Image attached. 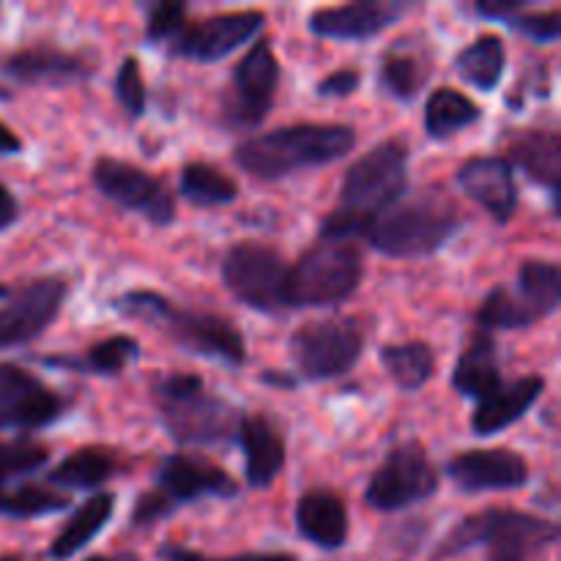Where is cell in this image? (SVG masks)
<instances>
[{
	"label": "cell",
	"instance_id": "cell-1",
	"mask_svg": "<svg viewBox=\"0 0 561 561\" xmlns=\"http://www.w3.org/2000/svg\"><path fill=\"white\" fill-rule=\"evenodd\" d=\"M409 186V148L400 140H383L356 159L340 190V203L321 225V239L356 241L373 217L398 203Z\"/></svg>",
	"mask_w": 561,
	"mask_h": 561
},
{
	"label": "cell",
	"instance_id": "cell-2",
	"mask_svg": "<svg viewBox=\"0 0 561 561\" xmlns=\"http://www.w3.org/2000/svg\"><path fill=\"white\" fill-rule=\"evenodd\" d=\"M356 131L343 124H294L268 135L250 137L236 148L233 159L244 173L277 181L296 170L321 168L354 151Z\"/></svg>",
	"mask_w": 561,
	"mask_h": 561
},
{
	"label": "cell",
	"instance_id": "cell-3",
	"mask_svg": "<svg viewBox=\"0 0 561 561\" xmlns=\"http://www.w3.org/2000/svg\"><path fill=\"white\" fill-rule=\"evenodd\" d=\"M460 225L463 217L449 197L420 192L414 197H400L378 217H373L362 239L394 261H416V257L436 255L458 233Z\"/></svg>",
	"mask_w": 561,
	"mask_h": 561
},
{
	"label": "cell",
	"instance_id": "cell-4",
	"mask_svg": "<svg viewBox=\"0 0 561 561\" xmlns=\"http://www.w3.org/2000/svg\"><path fill=\"white\" fill-rule=\"evenodd\" d=\"M559 526L518 510H482L460 520L442 540L436 561L485 548V561H542L557 546Z\"/></svg>",
	"mask_w": 561,
	"mask_h": 561
},
{
	"label": "cell",
	"instance_id": "cell-5",
	"mask_svg": "<svg viewBox=\"0 0 561 561\" xmlns=\"http://www.w3.org/2000/svg\"><path fill=\"white\" fill-rule=\"evenodd\" d=\"M118 305L126 316L151 321L190 354L225 362L230 367H241L247 362V345L239 327L217 312L181 310L173 301L151 290H131Z\"/></svg>",
	"mask_w": 561,
	"mask_h": 561
},
{
	"label": "cell",
	"instance_id": "cell-6",
	"mask_svg": "<svg viewBox=\"0 0 561 561\" xmlns=\"http://www.w3.org/2000/svg\"><path fill=\"white\" fill-rule=\"evenodd\" d=\"M153 403L162 425L179 444H222L239 431V409L208 392L203 378L192 373H170L157 378Z\"/></svg>",
	"mask_w": 561,
	"mask_h": 561
},
{
	"label": "cell",
	"instance_id": "cell-7",
	"mask_svg": "<svg viewBox=\"0 0 561 561\" xmlns=\"http://www.w3.org/2000/svg\"><path fill=\"white\" fill-rule=\"evenodd\" d=\"M362 250L348 239H318L288 268V307L343 305L359 288Z\"/></svg>",
	"mask_w": 561,
	"mask_h": 561
},
{
	"label": "cell",
	"instance_id": "cell-8",
	"mask_svg": "<svg viewBox=\"0 0 561 561\" xmlns=\"http://www.w3.org/2000/svg\"><path fill=\"white\" fill-rule=\"evenodd\" d=\"M365 329L356 318L310 321L290 334V359L307 381H332L356 367L365 351Z\"/></svg>",
	"mask_w": 561,
	"mask_h": 561
},
{
	"label": "cell",
	"instance_id": "cell-9",
	"mask_svg": "<svg viewBox=\"0 0 561 561\" xmlns=\"http://www.w3.org/2000/svg\"><path fill=\"white\" fill-rule=\"evenodd\" d=\"M288 263L277 250L257 241L230 247L222 263V279L230 294L250 310L277 316L288 307Z\"/></svg>",
	"mask_w": 561,
	"mask_h": 561
},
{
	"label": "cell",
	"instance_id": "cell-10",
	"mask_svg": "<svg viewBox=\"0 0 561 561\" xmlns=\"http://www.w3.org/2000/svg\"><path fill=\"white\" fill-rule=\"evenodd\" d=\"M438 491V471L433 469L427 449L420 442H403L383 458L370 485L365 502L378 513H400L414 504L425 502Z\"/></svg>",
	"mask_w": 561,
	"mask_h": 561
},
{
	"label": "cell",
	"instance_id": "cell-11",
	"mask_svg": "<svg viewBox=\"0 0 561 561\" xmlns=\"http://www.w3.org/2000/svg\"><path fill=\"white\" fill-rule=\"evenodd\" d=\"M279 64L268 42H257L236 66L222 93V121L228 129H255L272 113Z\"/></svg>",
	"mask_w": 561,
	"mask_h": 561
},
{
	"label": "cell",
	"instance_id": "cell-12",
	"mask_svg": "<svg viewBox=\"0 0 561 561\" xmlns=\"http://www.w3.org/2000/svg\"><path fill=\"white\" fill-rule=\"evenodd\" d=\"M93 186L118 206L140 214L153 225H170L175 219V197L162 179L137 164L115 157H99L91 170Z\"/></svg>",
	"mask_w": 561,
	"mask_h": 561
},
{
	"label": "cell",
	"instance_id": "cell-13",
	"mask_svg": "<svg viewBox=\"0 0 561 561\" xmlns=\"http://www.w3.org/2000/svg\"><path fill=\"white\" fill-rule=\"evenodd\" d=\"M263 22H266L263 11H228L206 20H186L168 42V53L197 64H214L250 42Z\"/></svg>",
	"mask_w": 561,
	"mask_h": 561
},
{
	"label": "cell",
	"instance_id": "cell-14",
	"mask_svg": "<svg viewBox=\"0 0 561 561\" xmlns=\"http://www.w3.org/2000/svg\"><path fill=\"white\" fill-rule=\"evenodd\" d=\"M71 400L16 365H0V431H38L64 420Z\"/></svg>",
	"mask_w": 561,
	"mask_h": 561
},
{
	"label": "cell",
	"instance_id": "cell-15",
	"mask_svg": "<svg viewBox=\"0 0 561 561\" xmlns=\"http://www.w3.org/2000/svg\"><path fill=\"white\" fill-rule=\"evenodd\" d=\"M69 285L60 277H44L16 290L0 307V351L22 348L42 337L44 329L60 316Z\"/></svg>",
	"mask_w": 561,
	"mask_h": 561
},
{
	"label": "cell",
	"instance_id": "cell-16",
	"mask_svg": "<svg viewBox=\"0 0 561 561\" xmlns=\"http://www.w3.org/2000/svg\"><path fill=\"white\" fill-rule=\"evenodd\" d=\"M447 474L463 493L515 491L529 482V463L513 449H469L447 463Z\"/></svg>",
	"mask_w": 561,
	"mask_h": 561
},
{
	"label": "cell",
	"instance_id": "cell-17",
	"mask_svg": "<svg viewBox=\"0 0 561 561\" xmlns=\"http://www.w3.org/2000/svg\"><path fill=\"white\" fill-rule=\"evenodd\" d=\"M409 5L398 0H356L348 5H329L310 14V31L334 42H365L392 27Z\"/></svg>",
	"mask_w": 561,
	"mask_h": 561
},
{
	"label": "cell",
	"instance_id": "cell-18",
	"mask_svg": "<svg viewBox=\"0 0 561 561\" xmlns=\"http://www.w3.org/2000/svg\"><path fill=\"white\" fill-rule=\"evenodd\" d=\"M157 491H162L179 507L197 499H230L239 493L233 477L201 455H170L157 474Z\"/></svg>",
	"mask_w": 561,
	"mask_h": 561
},
{
	"label": "cell",
	"instance_id": "cell-19",
	"mask_svg": "<svg viewBox=\"0 0 561 561\" xmlns=\"http://www.w3.org/2000/svg\"><path fill=\"white\" fill-rule=\"evenodd\" d=\"M0 69L14 82L36 88L80 85V82L93 77V64H88L82 55L49 47V44H33V47L20 49V53H11L0 64Z\"/></svg>",
	"mask_w": 561,
	"mask_h": 561
},
{
	"label": "cell",
	"instance_id": "cell-20",
	"mask_svg": "<svg viewBox=\"0 0 561 561\" xmlns=\"http://www.w3.org/2000/svg\"><path fill=\"white\" fill-rule=\"evenodd\" d=\"M458 184L499 225H507L518 211V186H515L513 164L504 157L469 159L458 170Z\"/></svg>",
	"mask_w": 561,
	"mask_h": 561
},
{
	"label": "cell",
	"instance_id": "cell-21",
	"mask_svg": "<svg viewBox=\"0 0 561 561\" xmlns=\"http://www.w3.org/2000/svg\"><path fill=\"white\" fill-rule=\"evenodd\" d=\"M542 392H546V378L542 376L502 381L488 398L477 400V409L471 414V431L477 436H493V433L507 431L510 425L529 414Z\"/></svg>",
	"mask_w": 561,
	"mask_h": 561
},
{
	"label": "cell",
	"instance_id": "cell-22",
	"mask_svg": "<svg viewBox=\"0 0 561 561\" xmlns=\"http://www.w3.org/2000/svg\"><path fill=\"white\" fill-rule=\"evenodd\" d=\"M296 529L312 546L323 548V551H337L348 542L345 502L329 488L307 491L296 504Z\"/></svg>",
	"mask_w": 561,
	"mask_h": 561
},
{
	"label": "cell",
	"instance_id": "cell-23",
	"mask_svg": "<svg viewBox=\"0 0 561 561\" xmlns=\"http://www.w3.org/2000/svg\"><path fill=\"white\" fill-rule=\"evenodd\" d=\"M241 449H244L247 482L252 488H268L285 466V442L277 427L261 414H247L239 422Z\"/></svg>",
	"mask_w": 561,
	"mask_h": 561
},
{
	"label": "cell",
	"instance_id": "cell-24",
	"mask_svg": "<svg viewBox=\"0 0 561 561\" xmlns=\"http://www.w3.org/2000/svg\"><path fill=\"white\" fill-rule=\"evenodd\" d=\"M510 164H518L531 181L551 190L553 203L559 201L561 181V137L559 131L524 129L510 140Z\"/></svg>",
	"mask_w": 561,
	"mask_h": 561
},
{
	"label": "cell",
	"instance_id": "cell-25",
	"mask_svg": "<svg viewBox=\"0 0 561 561\" xmlns=\"http://www.w3.org/2000/svg\"><path fill=\"white\" fill-rule=\"evenodd\" d=\"M502 370H499V348L488 332H480L466 351L460 354L458 365L453 373V387L463 398L482 400L502 383Z\"/></svg>",
	"mask_w": 561,
	"mask_h": 561
},
{
	"label": "cell",
	"instance_id": "cell-26",
	"mask_svg": "<svg viewBox=\"0 0 561 561\" xmlns=\"http://www.w3.org/2000/svg\"><path fill=\"white\" fill-rule=\"evenodd\" d=\"M518 305L524 307L531 323H540L542 318L553 316L561 299V272L551 261H524L518 272V288L513 290Z\"/></svg>",
	"mask_w": 561,
	"mask_h": 561
},
{
	"label": "cell",
	"instance_id": "cell-27",
	"mask_svg": "<svg viewBox=\"0 0 561 561\" xmlns=\"http://www.w3.org/2000/svg\"><path fill=\"white\" fill-rule=\"evenodd\" d=\"M504 69H507V47H504L502 36H496V33H485V36L474 38L455 58V71L482 93L496 91Z\"/></svg>",
	"mask_w": 561,
	"mask_h": 561
},
{
	"label": "cell",
	"instance_id": "cell-28",
	"mask_svg": "<svg viewBox=\"0 0 561 561\" xmlns=\"http://www.w3.org/2000/svg\"><path fill=\"white\" fill-rule=\"evenodd\" d=\"M121 471V458L107 447H82L71 453L58 469L49 471V480L58 488H77V491H93L104 482L113 480Z\"/></svg>",
	"mask_w": 561,
	"mask_h": 561
},
{
	"label": "cell",
	"instance_id": "cell-29",
	"mask_svg": "<svg viewBox=\"0 0 561 561\" xmlns=\"http://www.w3.org/2000/svg\"><path fill=\"white\" fill-rule=\"evenodd\" d=\"M115 510V496L113 493H96L93 499H88L80 510L75 513V518L64 526L58 537L49 546V557L53 559H71L75 553H80L104 526L110 524Z\"/></svg>",
	"mask_w": 561,
	"mask_h": 561
},
{
	"label": "cell",
	"instance_id": "cell-30",
	"mask_svg": "<svg viewBox=\"0 0 561 561\" xmlns=\"http://www.w3.org/2000/svg\"><path fill=\"white\" fill-rule=\"evenodd\" d=\"M381 365L387 376L398 383L403 392H420L436 373V351L427 343L411 340V343H392L381 348Z\"/></svg>",
	"mask_w": 561,
	"mask_h": 561
},
{
	"label": "cell",
	"instance_id": "cell-31",
	"mask_svg": "<svg viewBox=\"0 0 561 561\" xmlns=\"http://www.w3.org/2000/svg\"><path fill=\"white\" fill-rule=\"evenodd\" d=\"M480 118V104L466 96L463 91H455V88H438L425 104V131L433 140H447Z\"/></svg>",
	"mask_w": 561,
	"mask_h": 561
},
{
	"label": "cell",
	"instance_id": "cell-32",
	"mask_svg": "<svg viewBox=\"0 0 561 561\" xmlns=\"http://www.w3.org/2000/svg\"><path fill=\"white\" fill-rule=\"evenodd\" d=\"M431 77V64L420 53L394 47L381 55L378 66V85L398 102H414Z\"/></svg>",
	"mask_w": 561,
	"mask_h": 561
},
{
	"label": "cell",
	"instance_id": "cell-33",
	"mask_svg": "<svg viewBox=\"0 0 561 561\" xmlns=\"http://www.w3.org/2000/svg\"><path fill=\"white\" fill-rule=\"evenodd\" d=\"M140 356V345L135 337H126V334H115V337L102 340V343L93 345L88 351L85 359H69V356H49L44 359V365L49 367H71V370H85L91 376H118L124 373L131 362Z\"/></svg>",
	"mask_w": 561,
	"mask_h": 561
},
{
	"label": "cell",
	"instance_id": "cell-34",
	"mask_svg": "<svg viewBox=\"0 0 561 561\" xmlns=\"http://www.w3.org/2000/svg\"><path fill=\"white\" fill-rule=\"evenodd\" d=\"M181 195L201 208L228 206L239 197V184L214 164L192 162L181 170Z\"/></svg>",
	"mask_w": 561,
	"mask_h": 561
},
{
	"label": "cell",
	"instance_id": "cell-35",
	"mask_svg": "<svg viewBox=\"0 0 561 561\" xmlns=\"http://www.w3.org/2000/svg\"><path fill=\"white\" fill-rule=\"evenodd\" d=\"M71 499L53 491L47 485H20L11 491H0V518H42V515L64 513Z\"/></svg>",
	"mask_w": 561,
	"mask_h": 561
},
{
	"label": "cell",
	"instance_id": "cell-36",
	"mask_svg": "<svg viewBox=\"0 0 561 561\" xmlns=\"http://www.w3.org/2000/svg\"><path fill=\"white\" fill-rule=\"evenodd\" d=\"M49 460V449L31 438H16V442H0V482L20 480L33 474Z\"/></svg>",
	"mask_w": 561,
	"mask_h": 561
},
{
	"label": "cell",
	"instance_id": "cell-37",
	"mask_svg": "<svg viewBox=\"0 0 561 561\" xmlns=\"http://www.w3.org/2000/svg\"><path fill=\"white\" fill-rule=\"evenodd\" d=\"M115 96H118V104L131 121H137L146 113V82H142V71L137 58H126L118 66V75H115Z\"/></svg>",
	"mask_w": 561,
	"mask_h": 561
},
{
	"label": "cell",
	"instance_id": "cell-38",
	"mask_svg": "<svg viewBox=\"0 0 561 561\" xmlns=\"http://www.w3.org/2000/svg\"><path fill=\"white\" fill-rule=\"evenodd\" d=\"M186 22V5L184 3H157L148 11L146 36L148 42H170L181 25Z\"/></svg>",
	"mask_w": 561,
	"mask_h": 561
},
{
	"label": "cell",
	"instance_id": "cell-39",
	"mask_svg": "<svg viewBox=\"0 0 561 561\" xmlns=\"http://www.w3.org/2000/svg\"><path fill=\"white\" fill-rule=\"evenodd\" d=\"M510 25L515 31L524 33L526 38H531L535 44H551L561 36V16L559 11H548V14H518Z\"/></svg>",
	"mask_w": 561,
	"mask_h": 561
},
{
	"label": "cell",
	"instance_id": "cell-40",
	"mask_svg": "<svg viewBox=\"0 0 561 561\" xmlns=\"http://www.w3.org/2000/svg\"><path fill=\"white\" fill-rule=\"evenodd\" d=\"M173 510L175 504L170 502L162 491L153 488V491L137 496L135 510H131V526H137V529H148V526L159 524V520H164L168 515H173Z\"/></svg>",
	"mask_w": 561,
	"mask_h": 561
},
{
	"label": "cell",
	"instance_id": "cell-41",
	"mask_svg": "<svg viewBox=\"0 0 561 561\" xmlns=\"http://www.w3.org/2000/svg\"><path fill=\"white\" fill-rule=\"evenodd\" d=\"M162 561H299L294 553H239V557H206V553L190 551L179 546L159 548Z\"/></svg>",
	"mask_w": 561,
	"mask_h": 561
},
{
	"label": "cell",
	"instance_id": "cell-42",
	"mask_svg": "<svg viewBox=\"0 0 561 561\" xmlns=\"http://www.w3.org/2000/svg\"><path fill=\"white\" fill-rule=\"evenodd\" d=\"M362 75L356 69H337L327 77V80L318 82V96L327 99H340L351 96V93L359 91Z\"/></svg>",
	"mask_w": 561,
	"mask_h": 561
},
{
	"label": "cell",
	"instance_id": "cell-43",
	"mask_svg": "<svg viewBox=\"0 0 561 561\" xmlns=\"http://www.w3.org/2000/svg\"><path fill=\"white\" fill-rule=\"evenodd\" d=\"M529 0H480L477 3V14L485 16V20H499V22H513L515 16L524 14Z\"/></svg>",
	"mask_w": 561,
	"mask_h": 561
},
{
	"label": "cell",
	"instance_id": "cell-44",
	"mask_svg": "<svg viewBox=\"0 0 561 561\" xmlns=\"http://www.w3.org/2000/svg\"><path fill=\"white\" fill-rule=\"evenodd\" d=\"M16 217H20V203H16V197L0 184V233H3L5 228H11V225L16 222Z\"/></svg>",
	"mask_w": 561,
	"mask_h": 561
},
{
	"label": "cell",
	"instance_id": "cell-45",
	"mask_svg": "<svg viewBox=\"0 0 561 561\" xmlns=\"http://www.w3.org/2000/svg\"><path fill=\"white\" fill-rule=\"evenodd\" d=\"M22 151V140L0 121V157H11V153Z\"/></svg>",
	"mask_w": 561,
	"mask_h": 561
},
{
	"label": "cell",
	"instance_id": "cell-46",
	"mask_svg": "<svg viewBox=\"0 0 561 561\" xmlns=\"http://www.w3.org/2000/svg\"><path fill=\"white\" fill-rule=\"evenodd\" d=\"M263 383H272V387H285V389H294L296 387V378L294 376H277V373L266 370L261 376Z\"/></svg>",
	"mask_w": 561,
	"mask_h": 561
},
{
	"label": "cell",
	"instance_id": "cell-47",
	"mask_svg": "<svg viewBox=\"0 0 561 561\" xmlns=\"http://www.w3.org/2000/svg\"><path fill=\"white\" fill-rule=\"evenodd\" d=\"M85 561H140L135 553H113V557H91Z\"/></svg>",
	"mask_w": 561,
	"mask_h": 561
},
{
	"label": "cell",
	"instance_id": "cell-48",
	"mask_svg": "<svg viewBox=\"0 0 561 561\" xmlns=\"http://www.w3.org/2000/svg\"><path fill=\"white\" fill-rule=\"evenodd\" d=\"M0 561H20V559H14V557H3Z\"/></svg>",
	"mask_w": 561,
	"mask_h": 561
},
{
	"label": "cell",
	"instance_id": "cell-49",
	"mask_svg": "<svg viewBox=\"0 0 561 561\" xmlns=\"http://www.w3.org/2000/svg\"><path fill=\"white\" fill-rule=\"evenodd\" d=\"M5 294H9V290H5V288H0V296H5Z\"/></svg>",
	"mask_w": 561,
	"mask_h": 561
}]
</instances>
